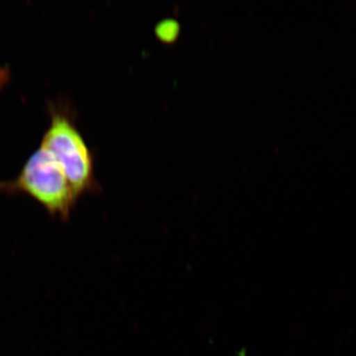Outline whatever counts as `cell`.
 Returning a JSON list of instances; mask_svg holds the SVG:
<instances>
[{
	"instance_id": "obj_1",
	"label": "cell",
	"mask_w": 356,
	"mask_h": 356,
	"mask_svg": "<svg viewBox=\"0 0 356 356\" xmlns=\"http://www.w3.org/2000/svg\"><path fill=\"white\" fill-rule=\"evenodd\" d=\"M15 188L29 194L51 215L69 217L76 203L74 192L57 159L43 147L28 159Z\"/></svg>"
},
{
	"instance_id": "obj_2",
	"label": "cell",
	"mask_w": 356,
	"mask_h": 356,
	"mask_svg": "<svg viewBox=\"0 0 356 356\" xmlns=\"http://www.w3.org/2000/svg\"><path fill=\"white\" fill-rule=\"evenodd\" d=\"M41 147L48 149L62 166L77 199L95 188L93 161L81 134L64 115H54Z\"/></svg>"
},
{
	"instance_id": "obj_3",
	"label": "cell",
	"mask_w": 356,
	"mask_h": 356,
	"mask_svg": "<svg viewBox=\"0 0 356 356\" xmlns=\"http://www.w3.org/2000/svg\"><path fill=\"white\" fill-rule=\"evenodd\" d=\"M179 23L175 19H165L158 23L154 28L156 38L165 44H172L178 39L180 35Z\"/></svg>"
}]
</instances>
